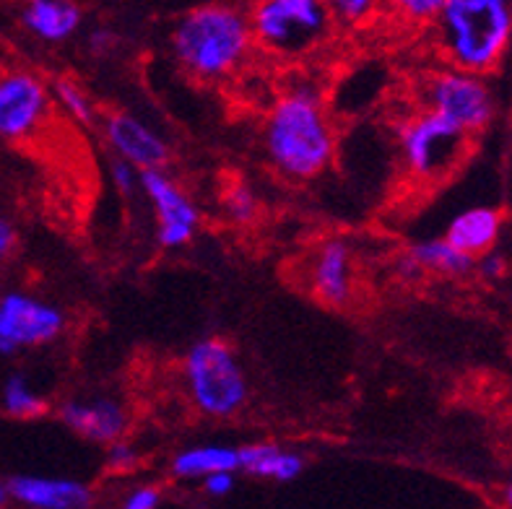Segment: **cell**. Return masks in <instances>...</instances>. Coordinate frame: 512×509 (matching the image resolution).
<instances>
[{"mask_svg": "<svg viewBox=\"0 0 512 509\" xmlns=\"http://www.w3.org/2000/svg\"><path fill=\"white\" fill-rule=\"evenodd\" d=\"M136 463H138L136 447L128 445L125 439H120V442L107 447V465H110L112 471H130Z\"/></svg>", "mask_w": 512, "mask_h": 509, "instance_id": "d4e9b609", "label": "cell"}, {"mask_svg": "<svg viewBox=\"0 0 512 509\" xmlns=\"http://www.w3.org/2000/svg\"><path fill=\"white\" fill-rule=\"evenodd\" d=\"M398 141L403 167L414 180L440 182L461 167L471 136L437 112L422 110L403 123Z\"/></svg>", "mask_w": 512, "mask_h": 509, "instance_id": "5b68a950", "label": "cell"}, {"mask_svg": "<svg viewBox=\"0 0 512 509\" xmlns=\"http://www.w3.org/2000/svg\"><path fill=\"white\" fill-rule=\"evenodd\" d=\"M16 247H19V232H16V226H13L6 216H0V263H6L13 252H16Z\"/></svg>", "mask_w": 512, "mask_h": 509, "instance_id": "f546056e", "label": "cell"}, {"mask_svg": "<svg viewBox=\"0 0 512 509\" xmlns=\"http://www.w3.org/2000/svg\"><path fill=\"white\" fill-rule=\"evenodd\" d=\"M65 312L29 291L0 294V356L50 346L63 336Z\"/></svg>", "mask_w": 512, "mask_h": 509, "instance_id": "ba28073f", "label": "cell"}, {"mask_svg": "<svg viewBox=\"0 0 512 509\" xmlns=\"http://www.w3.org/2000/svg\"><path fill=\"white\" fill-rule=\"evenodd\" d=\"M234 489V473H214V476L203 478V491H206L208 497L221 499L232 494Z\"/></svg>", "mask_w": 512, "mask_h": 509, "instance_id": "f1b7e54d", "label": "cell"}, {"mask_svg": "<svg viewBox=\"0 0 512 509\" xmlns=\"http://www.w3.org/2000/svg\"><path fill=\"white\" fill-rule=\"evenodd\" d=\"M224 206H227V213L234 221H250L258 211V200H255L253 190L245 185L232 187L224 198Z\"/></svg>", "mask_w": 512, "mask_h": 509, "instance_id": "7402d4cb", "label": "cell"}, {"mask_svg": "<svg viewBox=\"0 0 512 509\" xmlns=\"http://www.w3.org/2000/svg\"><path fill=\"white\" fill-rule=\"evenodd\" d=\"M50 115V89L29 71L0 76V138L26 141Z\"/></svg>", "mask_w": 512, "mask_h": 509, "instance_id": "30bf717a", "label": "cell"}, {"mask_svg": "<svg viewBox=\"0 0 512 509\" xmlns=\"http://www.w3.org/2000/svg\"><path fill=\"white\" fill-rule=\"evenodd\" d=\"M182 377L193 406L211 419H232L250 395L240 356L224 338H203L182 359Z\"/></svg>", "mask_w": 512, "mask_h": 509, "instance_id": "277c9868", "label": "cell"}, {"mask_svg": "<svg viewBox=\"0 0 512 509\" xmlns=\"http://www.w3.org/2000/svg\"><path fill=\"white\" fill-rule=\"evenodd\" d=\"M502 502H505L507 509H512V478L505 484V489H502Z\"/></svg>", "mask_w": 512, "mask_h": 509, "instance_id": "4dcf8cb0", "label": "cell"}, {"mask_svg": "<svg viewBox=\"0 0 512 509\" xmlns=\"http://www.w3.org/2000/svg\"><path fill=\"white\" fill-rule=\"evenodd\" d=\"M159 504H162V489L151 484H141L125 494L120 509H159Z\"/></svg>", "mask_w": 512, "mask_h": 509, "instance_id": "cb8c5ba5", "label": "cell"}, {"mask_svg": "<svg viewBox=\"0 0 512 509\" xmlns=\"http://www.w3.org/2000/svg\"><path fill=\"white\" fill-rule=\"evenodd\" d=\"M0 408L3 413H8L11 419L19 421H32L45 416L50 411V403L37 387L32 385V380L26 374L16 372L8 374L3 387H0Z\"/></svg>", "mask_w": 512, "mask_h": 509, "instance_id": "ffe728a7", "label": "cell"}, {"mask_svg": "<svg viewBox=\"0 0 512 509\" xmlns=\"http://www.w3.org/2000/svg\"><path fill=\"white\" fill-rule=\"evenodd\" d=\"M409 263L414 268L442 273V276H463L476 268V260L468 258L466 252L455 250L445 237L416 242L409 250Z\"/></svg>", "mask_w": 512, "mask_h": 509, "instance_id": "d6986e66", "label": "cell"}, {"mask_svg": "<svg viewBox=\"0 0 512 509\" xmlns=\"http://www.w3.org/2000/svg\"><path fill=\"white\" fill-rule=\"evenodd\" d=\"M58 416L78 437L107 447L120 442L130 429L128 408L115 398L65 400Z\"/></svg>", "mask_w": 512, "mask_h": 509, "instance_id": "7c38bea8", "label": "cell"}, {"mask_svg": "<svg viewBox=\"0 0 512 509\" xmlns=\"http://www.w3.org/2000/svg\"><path fill=\"white\" fill-rule=\"evenodd\" d=\"M110 177L117 193L125 195V198L136 193V190H141V172L133 164L117 159V156L110 162Z\"/></svg>", "mask_w": 512, "mask_h": 509, "instance_id": "603a6c76", "label": "cell"}, {"mask_svg": "<svg viewBox=\"0 0 512 509\" xmlns=\"http://www.w3.org/2000/svg\"><path fill=\"white\" fill-rule=\"evenodd\" d=\"M104 141L110 143L117 159L133 164L138 172H156L169 164V143L141 117L112 112L104 117Z\"/></svg>", "mask_w": 512, "mask_h": 509, "instance_id": "8fae6325", "label": "cell"}, {"mask_svg": "<svg viewBox=\"0 0 512 509\" xmlns=\"http://www.w3.org/2000/svg\"><path fill=\"white\" fill-rule=\"evenodd\" d=\"M372 8H375V3H370V0H338V3H333V13L349 24H359L362 19H367Z\"/></svg>", "mask_w": 512, "mask_h": 509, "instance_id": "484cf974", "label": "cell"}, {"mask_svg": "<svg viewBox=\"0 0 512 509\" xmlns=\"http://www.w3.org/2000/svg\"><path fill=\"white\" fill-rule=\"evenodd\" d=\"M310 289L328 307H344L354 297V252L344 239H325L312 255Z\"/></svg>", "mask_w": 512, "mask_h": 509, "instance_id": "4fadbf2b", "label": "cell"}, {"mask_svg": "<svg viewBox=\"0 0 512 509\" xmlns=\"http://www.w3.org/2000/svg\"><path fill=\"white\" fill-rule=\"evenodd\" d=\"M240 471L266 481H294L305 471V458L294 450L276 445V442H250L240 447Z\"/></svg>", "mask_w": 512, "mask_h": 509, "instance_id": "e0dca14e", "label": "cell"}, {"mask_svg": "<svg viewBox=\"0 0 512 509\" xmlns=\"http://www.w3.org/2000/svg\"><path fill=\"white\" fill-rule=\"evenodd\" d=\"M8 499H11V497H8V489H6V484H3V481H0V507H3V504H6Z\"/></svg>", "mask_w": 512, "mask_h": 509, "instance_id": "1f68e13d", "label": "cell"}, {"mask_svg": "<svg viewBox=\"0 0 512 509\" xmlns=\"http://www.w3.org/2000/svg\"><path fill=\"white\" fill-rule=\"evenodd\" d=\"M240 471V447L229 445H195L185 447L172 458V473L182 481L208 478L214 473Z\"/></svg>", "mask_w": 512, "mask_h": 509, "instance_id": "ac0fdd59", "label": "cell"}, {"mask_svg": "<svg viewBox=\"0 0 512 509\" xmlns=\"http://www.w3.org/2000/svg\"><path fill=\"white\" fill-rule=\"evenodd\" d=\"M502 234V213L489 206L466 208L448 224L445 239L455 250L466 252L468 258L479 260L494 250Z\"/></svg>", "mask_w": 512, "mask_h": 509, "instance_id": "9a60e30c", "label": "cell"}, {"mask_svg": "<svg viewBox=\"0 0 512 509\" xmlns=\"http://www.w3.org/2000/svg\"><path fill=\"white\" fill-rule=\"evenodd\" d=\"M331 11L318 0H263L250 11V29L260 47L299 55L325 37Z\"/></svg>", "mask_w": 512, "mask_h": 509, "instance_id": "8992f818", "label": "cell"}, {"mask_svg": "<svg viewBox=\"0 0 512 509\" xmlns=\"http://www.w3.org/2000/svg\"><path fill=\"white\" fill-rule=\"evenodd\" d=\"M172 55L195 78L232 76L253 50L250 13L227 3H206L182 13L172 29Z\"/></svg>", "mask_w": 512, "mask_h": 509, "instance_id": "7a4b0ae2", "label": "cell"}, {"mask_svg": "<svg viewBox=\"0 0 512 509\" xmlns=\"http://www.w3.org/2000/svg\"><path fill=\"white\" fill-rule=\"evenodd\" d=\"M26 32L42 42H65L81 29L84 11L71 0H32L21 13Z\"/></svg>", "mask_w": 512, "mask_h": 509, "instance_id": "2e32d148", "label": "cell"}, {"mask_svg": "<svg viewBox=\"0 0 512 509\" xmlns=\"http://www.w3.org/2000/svg\"><path fill=\"white\" fill-rule=\"evenodd\" d=\"M435 26L455 71L484 76L510 50L512 6L505 0H445Z\"/></svg>", "mask_w": 512, "mask_h": 509, "instance_id": "3957f363", "label": "cell"}, {"mask_svg": "<svg viewBox=\"0 0 512 509\" xmlns=\"http://www.w3.org/2000/svg\"><path fill=\"white\" fill-rule=\"evenodd\" d=\"M442 3H445V0H406L401 8L409 19L437 21V16H440L442 11Z\"/></svg>", "mask_w": 512, "mask_h": 509, "instance_id": "4316f807", "label": "cell"}, {"mask_svg": "<svg viewBox=\"0 0 512 509\" xmlns=\"http://www.w3.org/2000/svg\"><path fill=\"white\" fill-rule=\"evenodd\" d=\"M263 143L271 164L292 180H312L336 156V130L323 99L310 89H294L268 112Z\"/></svg>", "mask_w": 512, "mask_h": 509, "instance_id": "6da1fadb", "label": "cell"}, {"mask_svg": "<svg viewBox=\"0 0 512 509\" xmlns=\"http://www.w3.org/2000/svg\"><path fill=\"white\" fill-rule=\"evenodd\" d=\"M141 193L149 198L156 216V239L167 250L185 247L201 226V213L190 195L164 169L141 172Z\"/></svg>", "mask_w": 512, "mask_h": 509, "instance_id": "9c48e42d", "label": "cell"}, {"mask_svg": "<svg viewBox=\"0 0 512 509\" xmlns=\"http://www.w3.org/2000/svg\"><path fill=\"white\" fill-rule=\"evenodd\" d=\"M424 110H432L466 130L468 136L481 133L494 120L497 102L484 76L463 71H440L424 86Z\"/></svg>", "mask_w": 512, "mask_h": 509, "instance_id": "52a82bcc", "label": "cell"}, {"mask_svg": "<svg viewBox=\"0 0 512 509\" xmlns=\"http://www.w3.org/2000/svg\"><path fill=\"white\" fill-rule=\"evenodd\" d=\"M52 94H55L60 107H63L73 120H78V123L84 125H89L91 120H94V104H91L89 94H86L76 81H71V78H58L55 86H52Z\"/></svg>", "mask_w": 512, "mask_h": 509, "instance_id": "44dd1931", "label": "cell"}, {"mask_svg": "<svg viewBox=\"0 0 512 509\" xmlns=\"http://www.w3.org/2000/svg\"><path fill=\"white\" fill-rule=\"evenodd\" d=\"M476 271H479L484 278H489V281H497V278H502L507 273V263L502 255H497V252L492 250L476 260Z\"/></svg>", "mask_w": 512, "mask_h": 509, "instance_id": "83f0119b", "label": "cell"}, {"mask_svg": "<svg viewBox=\"0 0 512 509\" xmlns=\"http://www.w3.org/2000/svg\"><path fill=\"white\" fill-rule=\"evenodd\" d=\"M6 489L26 509H89L94 502L89 486L76 478L13 476Z\"/></svg>", "mask_w": 512, "mask_h": 509, "instance_id": "5bb4252c", "label": "cell"}]
</instances>
